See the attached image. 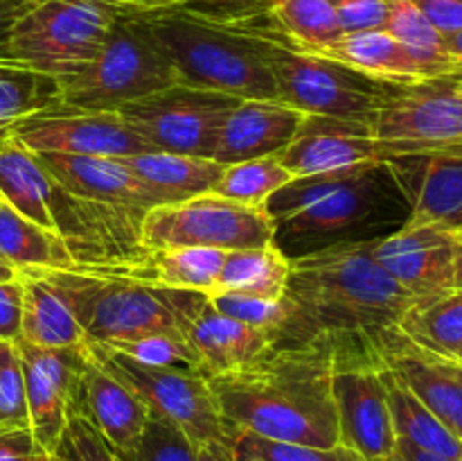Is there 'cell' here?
Here are the masks:
<instances>
[{"label": "cell", "mask_w": 462, "mask_h": 461, "mask_svg": "<svg viewBox=\"0 0 462 461\" xmlns=\"http://www.w3.org/2000/svg\"><path fill=\"white\" fill-rule=\"evenodd\" d=\"M88 343V351L108 373L134 389L135 396L156 414L183 429L197 446L203 443H235L221 419L219 405L206 375L192 371L149 366L131 360L125 353L104 343Z\"/></svg>", "instance_id": "30bf717a"}, {"label": "cell", "mask_w": 462, "mask_h": 461, "mask_svg": "<svg viewBox=\"0 0 462 461\" xmlns=\"http://www.w3.org/2000/svg\"><path fill=\"white\" fill-rule=\"evenodd\" d=\"M0 423L30 428L25 375L16 342H0Z\"/></svg>", "instance_id": "ab89813d"}, {"label": "cell", "mask_w": 462, "mask_h": 461, "mask_svg": "<svg viewBox=\"0 0 462 461\" xmlns=\"http://www.w3.org/2000/svg\"><path fill=\"white\" fill-rule=\"evenodd\" d=\"M377 351L395 378L462 438V362L420 348L400 328L382 334Z\"/></svg>", "instance_id": "e0dca14e"}, {"label": "cell", "mask_w": 462, "mask_h": 461, "mask_svg": "<svg viewBox=\"0 0 462 461\" xmlns=\"http://www.w3.org/2000/svg\"><path fill=\"white\" fill-rule=\"evenodd\" d=\"M104 346H111L116 351L125 353V355L140 362V364L167 366V369L201 373V369H199V357L194 353L192 343L188 342V337H180V334L152 333L143 334V337L104 343Z\"/></svg>", "instance_id": "8d00e7d4"}, {"label": "cell", "mask_w": 462, "mask_h": 461, "mask_svg": "<svg viewBox=\"0 0 462 461\" xmlns=\"http://www.w3.org/2000/svg\"><path fill=\"white\" fill-rule=\"evenodd\" d=\"M305 113L278 99H242L221 127L212 161L221 165L278 156L300 129Z\"/></svg>", "instance_id": "ffe728a7"}, {"label": "cell", "mask_w": 462, "mask_h": 461, "mask_svg": "<svg viewBox=\"0 0 462 461\" xmlns=\"http://www.w3.org/2000/svg\"><path fill=\"white\" fill-rule=\"evenodd\" d=\"M447 152H451V154H458V156H462V145H454V147H445Z\"/></svg>", "instance_id": "db71d44e"}, {"label": "cell", "mask_w": 462, "mask_h": 461, "mask_svg": "<svg viewBox=\"0 0 462 461\" xmlns=\"http://www.w3.org/2000/svg\"><path fill=\"white\" fill-rule=\"evenodd\" d=\"M23 280L21 276L0 283V342L21 339Z\"/></svg>", "instance_id": "ee69618b"}, {"label": "cell", "mask_w": 462, "mask_h": 461, "mask_svg": "<svg viewBox=\"0 0 462 461\" xmlns=\"http://www.w3.org/2000/svg\"><path fill=\"white\" fill-rule=\"evenodd\" d=\"M337 9L343 34L386 30L391 0H329Z\"/></svg>", "instance_id": "60d3db41"}, {"label": "cell", "mask_w": 462, "mask_h": 461, "mask_svg": "<svg viewBox=\"0 0 462 461\" xmlns=\"http://www.w3.org/2000/svg\"><path fill=\"white\" fill-rule=\"evenodd\" d=\"M458 233L442 224L400 226L374 242L379 265L413 296L454 289V256Z\"/></svg>", "instance_id": "ac0fdd59"}, {"label": "cell", "mask_w": 462, "mask_h": 461, "mask_svg": "<svg viewBox=\"0 0 462 461\" xmlns=\"http://www.w3.org/2000/svg\"><path fill=\"white\" fill-rule=\"evenodd\" d=\"M266 16L289 43L305 52H320L343 36L329 0H266Z\"/></svg>", "instance_id": "1f68e13d"}, {"label": "cell", "mask_w": 462, "mask_h": 461, "mask_svg": "<svg viewBox=\"0 0 462 461\" xmlns=\"http://www.w3.org/2000/svg\"><path fill=\"white\" fill-rule=\"evenodd\" d=\"M370 131L382 140L404 145L406 156L462 145L460 77L397 84L374 113Z\"/></svg>", "instance_id": "4fadbf2b"}, {"label": "cell", "mask_w": 462, "mask_h": 461, "mask_svg": "<svg viewBox=\"0 0 462 461\" xmlns=\"http://www.w3.org/2000/svg\"><path fill=\"white\" fill-rule=\"evenodd\" d=\"M197 461H237L235 443H203L197 447Z\"/></svg>", "instance_id": "c3c4849f"}, {"label": "cell", "mask_w": 462, "mask_h": 461, "mask_svg": "<svg viewBox=\"0 0 462 461\" xmlns=\"http://www.w3.org/2000/svg\"><path fill=\"white\" fill-rule=\"evenodd\" d=\"M237 18L260 39L262 57L278 89V102L305 116L338 118L370 127L374 113L397 89L393 81L374 80L323 54L298 50L275 25L266 30L260 23H248V16Z\"/></svg>", "instance_id": "8992f818"}, {"label": "cell", "mask_w": 462, "mask_h": 461, "mask_svg": "<svg viewBox=\"0 0 462 461\" xmlns=\"http://www.w3.org/2000/svg\"><path fill=\"white\" fill-rule=\"evenodd\" d=\"M374 242H343L291 258L284 298L289 319L273 339L275 348L314 342L368 339L397 328L418 296L402 287L374 258Z\"/></svg>", "instance_id": "6da1fadb"}, {"label": "cell", "mask_w": 462, "mask_h": 461, "mask_svg": "<svg viewBox=\"0 0 462 461\" xmlns=\"http://www.w3.org/2000/svg\"><path fill=\"white\" fill-rule=\"evenodd\" d=\"M242 102L233 95L176 84L117 108L153 152L212 158L226 118Z\"/></svg>", "instance_id": "7c38bea8"}, {"label": "cell", "mask_w": 462, "mask_h": 461, "mask_svg": "<svg viewBox=\"0 0 462 461\" xmlns=\"http://www.w3.org/2000/svg\"><path fill=\"white\" fill-rule=\"evenodd\" d=\"M97 3L116 7L120 12L131 14H147V12H161V9H171L183 5L185 0H97Z\"/></svg>", "instance_id": "bcb514c9"}, {"label": "cell", "mask_w": 462, "mask_h": 461, "mask_svg": "<svg viewBox=\"0 0 462 461\" xmlns=\"http://www.w3.org/2000/svg\"><path fill=\"white\" fill-rule=\"evenodd\" d=\"M18 276L23 280V342L41 348H72L86 343L84 330L52 285L34 269H23Z\"/></svg>", "instance_id": "484cf974"}, {"label": "cell", "mask_w": 462, "mask_h": 461, "mask_svg": "<svg viewBox=\"0 0 462 461\" xmlns=\"http://www.w3.org/2000/svg\"><path fill=\"white\" fill-rule=\"evenodd\" d=\"M460 84H462V77H460Z\"/></svg>", "instance_id": "6f0895ef"}, {"label": "cell", "mask_w": 462, "mask_h": 461, "mask_svg": "<svg viewBox=\"0 0 462 461\" xmlns=\"http://www.w3.org/2000/svg\"><path fill=\"white\" fill-rule=\"evenodd\" d=\"M337 343L271 348L233 373L208 378L221 419L233 434L296 446L332 447L341 441L332 393Z\"/></svg>", "instance_id": "7a4b0ae2"}, {"label": "cell", "mask_w": 462, "mask_h": 461, "mask_svg": "<svg viewBox=\"0 0 462 461\" xmlns=\"http://www.w3.org/2000/svg\"><path fill=\"white\" fill-rule=\"evenodd\" d=\"M393 176L409 199L402 226H462V156L447 149L409 154L388 161Z\"/></svg>", "instance_id": "d6986e66"}, {"label": "cell", "mask_w": 462, "mask_h": 461, "mask_svg": "<svg viewBox=\"0 0 462 461\" xmlns=\"http://www.w3.org/2000/svg\"><path fill=\"white\" fill-rule=\"evenodd\" d=\"M212 306L221 312V315L230 316L235 321L251 325V328L264 330L275 339L278 330L287 324L289 319V303L287 298H262L251 296V294H237V292H219L212 294Z\"/></svg>", "instance_id": "f35d334b"}, {"label": "cell", "mask_w": 462, "mask_h": 461, "mask_svg": "<svg viewBox=\"0 0 462 461\" xmlns=\"http://www.w3.org/2000/svg\"><path fill=\"white\" fill-rule=\"evenodd\" d=\"M140 242L144 251L171 247L257 249L273 242V221L264 206H244L206 193L179 203L153 206L140 226Z\"/></svg>", "instance_id": "9c48e42d"}, {"label": "cell", "mask_w": 462, "mask_h": 461, "mask_svg": "<svg viewBox=\"0 0 462 461\" xmlns=\"http://www.w3.org/2000/svg\"><path fill=\"white\" fill-rule=\"evenodd\" d=\"M50 456L30 428L0 423V461H50Z\"/></svg>", "instance_id": "7bdbcfd3"}, {"label": "cell", "mask_w": 462, "mask_h": 461, "mask_svg": "<svg viewBox=\"0 0 462 461\" xmlns=\"http://www.w3.org/2000/svg\"><path fill=\"white\" fill-rule=\"evenodd\" d=\"M456 360H458V362H462V348H460V351H458V353H456Z\"/></svg>", "instance_id": "11a10c76"}, {"label": "cell", "mask_w": 462, "mask_h": 461, "mask_svg": "<svg viewBox=\"0 0 462 461\" xmlns=\"http://www.w3.org/2000/svg\"><path fill=\"white\" fill-rule=\"evenodd\" d=\"M235 456L237 461H365L359 452L343 443L332 447L296 446L269 441L248 432L235 437Z\"/></svg>", "instance_id": "d590c367"}, {"label": "cell", "mask_w": 462, "mask_h": 461, "mask_svg": "<svg viewBox=\"0 0 462 461\" xmlns=\"http://www.w3.org/2000/svg\"><path fill=\"white\" fill-rule=\"evenodd\" d=\"M63 434H66L68 443L72 446L79 461H122L120 455L99 434V429L79 411L68 414V425Z\"/></svg>", "instance_id": "b9f144b4"}, {"label": "cell", "mask_w": 462, "mask_h": 461, "mask_svg": "<svg viewBox=\"0 0 462 461\" xmlns=\"http://www.w3.org/2000/svg\"><path fill=\"white\" fill-rule=\"evenodd\" d=\"M7 136L34 154L122 158L153 152L117 111H90L54 104L23 118Z\"/></svg>", "instance_id": "5bb4252c"}, {"label": "cell", "mask_w": 462, "mask_h": 461, "mask_svg": "<svg viewBox=\"0 0 462 461\" xmlns=\"http://www.w3.org/2000/svg\"><path fill=\"white\" fill-rule=\"evenodd\" d=\"M332 393L337 402L343 446L365 461L395 459V428L383 384V362L377 343L368 339L337 342Z\"/></svg>", "instance_id": "8fae6325"}, {"label": "cell", "mask_w": 462, "mask_h": 461, "mask_svg": "<svg viewBox=\"0 0 462 461\" xmlns=\"http://www.w3.org/2000/svg\"><path fill=\"white\" fill-rule=\"evenodd\" d=\"M383 362V360H382ZM383 384H386L388 407H391L393 428L395 437L402 441H409L411 446L420 450L433 452V455L460 459L462 456V438L456 437L438 416H433L400 380L395 378L391 369L383 364L382 369Z\"/></svg>", "instance_id": "83f0119b"}, {"label": "cell", "mask_w": 462, "mask_h": 461, "mask_svg": "<svg viewBox=\"0 0 462 461\" xmlns=\"http://www.w3.org/2000/svg\"><path fill=\"white\" fill-rule=\"evenodd\" d=\"M176 84H180L179 72L156 43L143 14L122 12L99 52L75 75L59 80V104L117 111Z\"/></svg>", "instance_id": "52a82bcc"}, {"label": "cell", "mask_w": 462, "mask_h": 461, "mask_svg": "<svg viewBox=\"0 0 462 461\" xmlns=\"http://www.w3.org/2000/svg\"><path fill=\"white\" fill-rule=\"evenodd\" d=\"M386 32L431 72L433 80L462 77V66L447 52L445 36L420 14L411 0H391Z\"/></svg>", "instance_id": "d6a6232c"}, {"label": "cell", "mask_w": 462, "mask_h": 461, "mask_svg": "<svg viewBox=\"0 0 462 461\" xmlns=\"http://www.w3.org/2000/svg\"><path fill=\"white\" fill-rule=\"evenodd\" d=\"M289 269H291V258L284 256L275 242L257 249L226 251L224 267L212 294L237 292L262 298H282Z\"/></svg>", "instance_id": "f546056e"}, {"label": "cell", "mask_w": 462, "mask_h": 461, "mask_svg": "<svg viewBox=\"0 0 462 461\" xmlns=\"http://www.w3.org/2000/svg\"><path fill=\"white\" fill-rule=\"evenodd\" d=\"M411 3L442 36H451L462 30V0H411Z\"/></svg>", "instance_id": "f6af8a7d"}, {"label": "cell", "mask_w": 462, "mask_h": 461, "mask_svg": "<svg viewBox=\"0 0 462 461\" xmlns=\"http://www.w3.org/2000/svg\"><path fill=\"white\" fill-rule=\"evenodd\" d=\"M0 258L23 269H50L70 265L66 242L54 230L43 229L0 202Z\"/></svg>", "instance_id": "4dcf8cb0"}, {"label": "cell", "mask_w": 462, "mask_h": 461, "mask_svg": "<svg viewBox=\"0 0 462 461\" xmlns=\"http://www.w3.org/2000/svg\"><path fill=\"white\" fill-rule=\"evenodd\" d=\"M25 375V400L30 429L48 455L61 443L68 414L79 396L88 346L41 348L16 339Z\"/></svg>", "instance_id": "9a60e30c"}, {"label": "cell", "mask_w": 462, "mask_h": 461, "mask_svg": "<svg viewBox=\"0 0 462 461\" xmlns=\"http://www.w3.org/2000/svg\"><path fill=\"white\" fill-rule=\"evenodd\" d=\"M456 233H458V240H460V242H462V226H460L458 230H456Z\"/></svg>", "instance_id": "9f6ffc18"}, {"label": "cell", "mask_w": 462, "mask_h": 461, "mask_svg": "<svg viewBox=\"0 0 462 461\" xmlns=\"http://www.w3.org/2000/svg\"><path fill=\"white\" fill-rule=\"evenodd\" d=\"M188 342L192 343L199 369L206 378L244 369L273 348V337L269 333L221 315L210 298L189 319Z\"/></svg>", "instance_id": "7402d4cb"}, {"label": "cell", "mask_w": 462, "mask_h": 461, "mask_svg": "<svg viewBox=\"0 0 462 461\" xmlns=\"http://www.w3.org/2000/svg\"><path fill=\"white\" fill-rule=\"evenodd\" d=\"M52 199L54 183L36 154L14 136H5L0 140V202L57 233Z\"/></svg>", "instance_id": "cb8c5ba5"}, {"label": "cell", "mask_w": 462, "mask_h": 461, "mask_svg": "<svg viewBox=\"0 0 462 461\" xmlns=\"http://www.w3.org/2000/svg\"><path fill=\"white\" fill-rule=\"evenodd\" d=\"M397 156H406L404 145L377 138L364 122L305 116L291 143L275 158L296 179L359 163H388Z\"/></svg>", "instance_id": "2e32d148"}, {"label": "cell", "mask_w": 462, "mask_h": 461, "mask_svg": "<svg viewBox=\"0 0 462 461\" xmlns=\"http://www.w3.org/2000/svg\"><path fill=\"white\" fill-rule=\"evenodd\" d=\"M120 14L97 0H34L9 30L5 57L59 81L99 52Z\"/></svg>", "instance_id": "ba28073f"}, {"label": "cell", "mask_w": 462, "mask_h": 461, "mask_svg": "<svg viewBox=\"0 0 462 461\" xmlns=\"http://www.w3.org/2000/svg\"><path fill=\"white\" fill-rule=\"evenodd\" d=\"M445 45H447V52H449L451 57H454L462 66V30L451 36H445Z\"/></svg>", "instance_id": "f907efd6"}, {"label": "cell", "mask_w": 462, "mask_h": 461, "mask_svg": "<svg viewBox=\"0 0 462 461\" xmlns=\"http://www.w3.org/2000/svg\"><path fill=\"white\" fill-rule=\"evenodd\" d=\"M197 443L167 419L149 414L138 446L120 455L122 461H197Z\"/></svg>", "instance_id": "74e56055"}, {"label": "cell", "mask_w": 462, "mask_h": 461, "mask_svg": "<svg viewBox=\"0 0 462 461\" xmlns=\"http://www.w3.org/2000/svg\"><path fill=\"white\" fill-rule=\"evenodd\" d=\"M59 104V81L0 57V140L14 125L36 111Z\"/></svg>", "instance_id": "836d02e7"}, {"label": "cell", "mask_w": 462, "mask_h": 461, "mask_svg": "<svg viewBox=\"0 0 462 461\" xmlns=\"http://www.w3.org/2000/svg\"><path fill=\"white\" fill-rule=\"evenodd\" d=\"M293 179L291 172L275 156L255 158L226 165L224 174L217 181L212 193L244 206L262 208L280 188Z\"/></svg>", "instance_id": "e575fe53"}, {"label": "cell", "mask_w": 462, "mask_h": 461, "mask_svg": "<svg viewBox=\"0 0 462 461\" xmlns=\"http://www.w3.org/2000/svg\"><path fill=\"white\" fill-rule=\"evenodd\" d=\"M454 289H462V242L456 244V256H454Z\"/></svg>", "instance_id": "816d5d0a"}, {"label": "cell", "mask_w": 462, "mask_h": 461, "mask_svg": "<svg viewBox=\"0 0 462 461\" xmlns=\"http://www.w3.org/2000/svg\"><path fill=\"white\" fill-rule=\"evenodd\" d=\"M61 294L86 342L113 343L152 333L188 337V324L208 294L162 287L131 265H86L34 269Z\"/></svg>", "instance_id": "277c9868"}, {"label": "cell", "mask_w": 462, "mask_h": 461, "mask_svg": "<svg viewBox=\"0 0 462 461\" xmlns=\"http://www.w3.org/2000/svg\"><path fill=\"white\" fill-rule=\"evenodd\" d=\"M393 461H462V456L460 459H449V456H440V455H433V452L420 450V447L411 446L409 441H402V438H397L395 459Z\"/></svg>", "instance_id": "7dc6e473"}, {"label": "cell", "mask_w": 462, "mask_h": 461, "mask_svg": "<svg viewBox=\"0 0 462 461\" xmlns=\"http://www.w3.org/2000/svg\"><path fill=\"white\" fill-rule=\"evenodd\" d=\"M50 461H79V459H77L75 450H72V446H70V443H68L66 434H63L61 443H59V447H57V450H54V455L50 456Z\"/></svg>", "instance_id": "681fc988"}, {"label": "cell", "mask_w": 462, "mask_h": 461, "mask_svg": "<svg viewBox=\"0 0 462 461\" xmlns=\"http://www.w3.org/2000/svg\"><path fill=\"white\" fill-rule=\"evenodd\" d=\"M88 346V343H86ZM70 411H79L99 429L108 446L125 455L138 446L149 420V409L122 380L108 373L93 355L86 357L79 396Z\"/></svg>", "instance_id": "44dd1931"}, {"label": "cell", "mask_w": 462, "mask_h": 461, "mask_svg": "<svg viewBox=\"0 0 462 461\" xmlns=\"http://www.w3.org/2000/svg\"><path fill=\"white\" fill-rule=\"evenodd\" d=\"M402 193L388 163H359L323 174L296 176L264 203L273 242L300 258L343 242H365Z\"/></svg>", "instance_id": "3957f363"}, {"label": "cell", "mask_w": 462, "mask_h": 461, "mask_svg": "<svg viewBox=\"0 0 462 461\" xmlns=\"http://www.w3.org/2000/svg\"><path fill=\"white\" fill-rule=\"evenodd\" d=\"M397 328L420 348L456 357L462 348V289L415 298Z\"/></svg>", "instance_id": "4316f807"}, {"label": "cell", "mask_w": 462, "mask_h": 461, "mask_svg": "<svg viewBox=\"0 0 462 461\" xmlns=\"http://www.w3.org/2000/svg\"><path fill=\"white\" fill-rule=\"evenodd\" d=\"M16 276H18V271L14 269V267L9 265V262H5L3 258H0V283H3V280L16 278Z\"/></svg>", "instance_id": "f5cc1de1"}, {"label": "cell", "mask_w": 462, "mask_h": 461, "mask_svg": "<svg viewBox=\"0 0 462 461\" xmlns=\"http://www.w3.org/2000/svg\"><path fill=\"white\" fill-rule=\"evenodd\" d=\"M120 161L153 194L158 206L212 193L226 170V165L212 158L170 152H143L134 156H122Z\"/></svg>", "instance_id": "603a6c76"}, {"label": "cell", "mask_w": 462, "mask_h": 461, "mask_svg": "<svg viewBox=\"0 0 462 461\" xmlns=\"http://www.w3.org/2000/svg\"><path fill=\"white\" fill-rule=\"evenodd\" d=\"M143 18L180 84L239 99H278L260 39L237 16L219 18L183 3Z\"/></svg>", "instance_id": "5b68a950"}, {"label": "cell", "mask_w": 462, "mask_h": 461, "mask_svg": "<svg viewBox=\"0 0 462 461\" xmlns=\"http://www.w3.org/2000/svg\"><path fill=\"white\" fill-rule=\"evenodd\" d=\"M226 251L203 247H171L149 251L140 262H131L143 278L162 287L189 289L210 296L219 280Z\"/></svg>", "instance_id": "f1b7e54d"}, {"label": "cell", "mask_w": 462, "mask_h": 461, "mask_svg": "<svg viewBox=\"0 0 462 461\" xmlns=\"http://www.w3.org/2000/svg\"><path fill=\"white\" fill-rule=\"evenodd\" d=\"M316 54H323V57L346 63L364 75L393 81V84H418V81L433 80L431 72L386 30L343 34L337 43Z\"/></svg>", "instance_id": "d4e9b609"}]
</instances>
